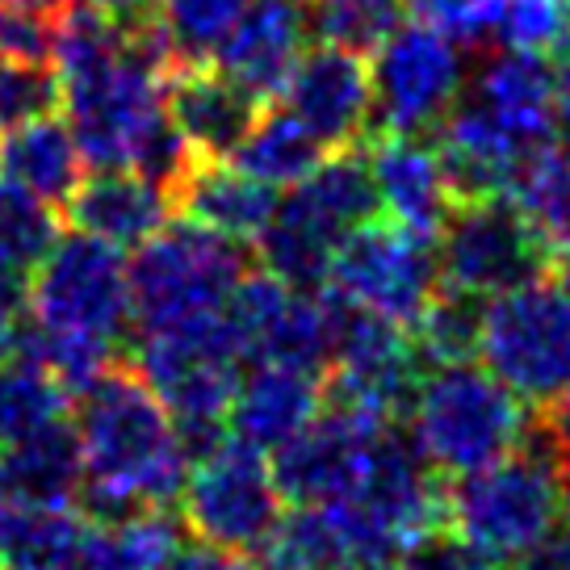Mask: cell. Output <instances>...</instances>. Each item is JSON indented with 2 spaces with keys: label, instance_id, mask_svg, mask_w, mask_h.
<instances>
[{
  "label": "cell",
  "instance_id": "obj_42",
  "mask_svg": "<svg viewBox=\"0 0 570 570\" xmlns=\"http://www.w3.org/2000/svg\"><path fill=\"white\" fill-rule=\"evenodd\" d=\"M13 503H18V495H13V482H9V474H4V462H0V517H4Z\"/></svg>",
  "mask_w": 570,
  "mask_h": 570
},
{
  "label": "cell",
  "instance_id": "obj_43",
  "mask_svg": "<svg viewBox=\"0 0 570 570\" xmlns=\"http://www.w3.org/2000/svg\"><path fill=\"white\" fill-rule=\"evenodd\" d=\"M487 570H503V562H491V567H487Z\"/></svg>",
  "mask_w": 570,
  "mask_h": 570
},
{
  "label": "cell",
  "instance_id": "obj_25",
  "mask_svg": "<svg viewBox=\"0 0 570 570\" xmlns=\"http://www.w3.org/2000/svg\"><path fill=\"white\" fill-rule=\"evenodd\" d=\"M189 537L173 508H139L130 517L89 524L80 570H160Z\"/></svg>",
  "mask_w": 570,
  "mask_h": 570
},
{
  "label": "cell",
  "instance_id": "obj_22",
  "mask_svg": "<svg viewBox=\"0 0 570 570\" xmlns=\"http://www.w3.org/2000/svg\"><path fill=\"white\" fill-rule=\"evenodd\" d=\"M289 189H294V194L285 197V202L298 206V210H303L315 227H323V232L332 235L336 244L344 235H353L356 227L374 223L377 214H382L370 160H365V151H356V147H344V151L323 156V160L315 164V173L303 177L298 185H289Z\"/></svg>",
  "mask_w": 570,
  "mask_h": 570
},
{
  "label": "cell",
  "instance_id": "obj_40",
  "mask_svg": "<svg viewBox=\"0 0 570 570\" xmlns=\"http://www.w3.org/2000/svg\"><path fill=\"white\" fill-rule=\"evenodd\" d=\"M13 340H18V327L9 315H0V361H9L13 356Z\"/></svg>",
  "mask_w": 570,
  "mask_h": 570
},
{
  "label": "cell",
  "instance_id": "obj_12",
  "mask_svg": "<svg viewBox=\"0 0 570 570\" xmlns=\"http://www.w3.org/2000/svg\"><path fill=\"white\" fill-rule=\"evenodd\" d=\"M386 428H391V420H374L361 411L323 403L320 415L298 436H289L268 462L282 499L294 508L344 503L361 487L370 453Z\"/></svg>",
  "mask_w": 570,
  "mask_h": 570
},
{
  "label": "cell",
  "instance_id": "obj_26",
  "mask_svg": "<svg viewBox=\"0 0 570 570\" xmlns=\"http://www.w3.org/2000/svg\"><path fill=\"white\" fill-rule=\"evenodd\" d=\"M323 156H327V147H323L289 109L261 106L256 122H252L248 135H244V142L235 147L232 164L244 168L248 177L265 180L273 189H282V185H298L303 177H311Z\"/></svg>",
  "mask_w": 570,
  "mask_h": 570
},
{
  "label": "cell",
  "instance_id": "obj_44",
  "mask_svg": "<svg viewBox=\"0 0 570 570\" xmlns=\"http://www.w3.org/2000/svg\"><path fill=\"white\" fill-rule=\"evenodd\" d=\"M0 570H30V567H0Z\"/></svg>",
  "mask_w": 570,
  "mask_h": 570
},
{
  "label": "cell",
  "instance_id": "obj_1",
  "mask_svg": "<svg viewBox=\"0 0 570 570\" xmlns=\"http://www.w3.org/2000/svg\"><path fill=\"white\" fill-rule=\"evenodd\" d=\"M76 445L85 479L76 508L89 524L130 517L139 508H173L189 462L180 453L173 415L135 365L114 361L76 394Z\"/></svg>",
  "mask_w": 570,
  "mask_h": 570
},
{
  "label": "cell",
  "instance_id": "obj_5",
  "mask_svg": "<svg viewBox=\"0 0 570 570\" xmlns=\"http://www.w3.org/2000/svg\"><path fill=\"white\" fill-rule=\"evenodd\" d=\"M30 323L55 340L118 348L130 327V277L122 248L85 232L59 235L30 273Z\"/></svg>",
  "mask_w": 570,
  "mask_h": 570
},
{
  "label": "cell",
  "instance_id": "obj_6",
  "mask_svg": "<svg viewBox=\"0 0 570 570\" xmlns=\"http://www.w3.org/2000/svg\"><path fill=\"white\" fill-rule=\"evenodd\" d=\"M558 252L517 197H470L458 202L436 232L441 282L474 298H495L520 285L546 282Z\"/></svg>",
  "mask_w": 570,
  "mask_h": 570
},
{
  "label": "cell",
  "instance_id": "obj_33",
  "mask_svg": "<svg viewBox=\"0 0 570 570\" xmlns=\"http://www.w3.org/2000/svg\"><path fill=\"white\" fill-rule=\"evenodd\" d=\"M553 252H570V160L546 151L512 194Z\"/></svg>",
  "mask_w": 570,
  "mask_h": 570
},
{
  "label": "cell",
  "instance_id": "obj_20",
  "mask_svg": "<svg viewBox=\"0 0 570 570\" xmlns=\"http://www.w3.org/2000/svg\"><path fill=\"white\" fill-rule=\"evenodd\" d=\"M277 202L282 197L273 185L248 177L232 160H197L173 194V210H180L197 227H210L235 244H248L265 232Z\"/></svg>",
  "mask_w": 570,
  "mask_h": 570
},
{
  "label": "cell",
  "instance_id": "obj_38",
  "mask_svg": "<svg viewBox=\"0 0 570 570\" xmlns=\"http://www.w3.org/2000/svg\"><path fill=\"white\" fill-rule=\"evenodd\" d=\"M9 4H21V9H30V13H42V18H59L71 0H9Z\"/></svg>",
  "mask_w": 570,
  "mask_h": 570
},
{
  "label": "cell",
  "instance_id": "obj_16",
  "mask_svg": "<svg viewBox=\"0 0 570 570\" xmlns=\"http://www.w3.org/2000/svg\"><path fill=\"white\" fill-rule=\"evenodd\" d=\"M365 160H370V173H374L377 202H382V210L391 214V223H403L411 232L436 239L441 223L458 206L436 147L424 142V135L382 130L374 147L365 151Z\"/></svg>",
  "mask_w": 570,
  "mask_h": 570
},
{
  "label": "cell",
  "instance_id": "obj_30",
  "mask_svg": "<svg viewBox=\"0 0 570 570\" xmlns=\"http://www.w3.org/2000/svg\"><path fill=\"white\" fill-rule=\"evenodd\" d=\"M407 18V0H311V35L361 59L386 42Z\"/></svg>",
  "mask_w": 570,
  "mask_h": 570
},
{
  "label": "cell",
  "instance_id": "obj_10",
  "mask_svg": "<svg viewBox=\"0 0 570 570\" xmlns=\"http://www.w3.org/2000/svg\"><path fill=\"white\" fill-rule=\"evenodd\" d=\"M374 118L394 135H432L465 85L458 42L432 26H399L374 51Z\"/></svg>",
  "mask_w": 570,
  "mask_h": 570
},
{
  "label": "cell",
  "instance_id": "obj_36",
  "mask_svg": "<svg viewBox=\"0 0 570 570\" xmlns=\"http://www.w3.org/2000/svg\"><path fill=\"white\" fill-rule=\"evenodd\" d=\"M517 570H570V508L529 550L517 553Z\"/></svg>",
  "mask_w": 570,
  "mask_h": 570
},
{
  "label": "cell",
  "instance_id": "obj_8",
  "mask_svg": "<svg viewBox=\"0 0 570 570\" xmlns=\"http://www.w3.org/2000/svg\"><path fill=\"white\" fill-rule=\"evenodd\" d=\"M177 499L185 529L218 553H256L285 517L265 453L239 445L235 436L189 465Z\"/></svg>",
  "mask_w": 570,
  "mask_h": 570
},
{
  "label": "cell",
  "instance_id": "obj_24",
  "mask_svg": "<svg viewBox=\"0 0 570 570\" xmlns=\"http://www.w3.org/2000/svg\"><path fill=\"white\" fill-rule=\"evenodd\" d=\"M0 462L13 482L18 503H76V491L85 479L76 428L68 420H55L13 445H4Z\"/></svg>",
  "mask_w": 570,
  "mask_h": 570
},
{
  "label": "cell",
  "instance_id": "obj_11",
  "mask_svg": "<svg viewBox=\"0 0 570 570\" xmlns=\"http://www.w3.org/2000/svg\"><path fill=\"white\" fill-rule=\"evenodd\" d=\"M235 348L252 365H289L306 374H327L332 361V306L289 289L268 273L244 277L227 298Z\"/></svg>",
  "mask_w": 570,
  "mask_h": 570
},
{
  "label": "cell",
  "instance_id": "obj_37",
  "mask_svg": "<svg viewBox=\"0 0 570 570\" xmlns=\"http://www.w3.org/2000/svg\"><path fill=\"white\" fill-rule=\"evenodd\" d=\"M218 558H223V553L214 550V546L197 541V537H185L160 570H214V567H218Z\"/></svg>",
  "mask_w": 570,
  "mask_h": 570
},
{
  "label": "cell",
  "instance_id": "obj_21",
  "mask_svg": "<svg viewBox=\"0 0 570 570\" xmlns=\"http://www.w3.org/2000/svg\"><path fill=\"white\" fill-rule=\"evenodd\" d=\"M0 177L30 189L47 206H63L85 177V156L71 126L55 114L0 130Z\"/></svg>",
  "mask_w": 570,
  "mask_h": 570
},
{
  "label": "cell",
  "instance_id": "obj_45",
  "mask_svg": "<svg viewBox=\"0 0 570 570\" xmlns=\"http://www.w3.org/2000/svg\"><path fill=\"white\" fill-rule=\"evenodd\" d=\"M567 499H570V479H567Z\"/></svg>",
  "mask_w": 570,
  "mask_h": 570
},
{
  "label": "cell",
  "instance_id": "obj_14",
  "mask_svg": "<svg viewBox=\"0 0 570 570\" xmlns=\"http://www.w3.org/2000/svg\"><path fill=\"white\" fill-rule=\"evenodd\" d=\"M311 38V0H248L232 35L218 42L214 68L232 76L256 101L282 97Z\"/></svg>",
  "mask_w": 570,
  "mask_h": 570
},
{
  "label": "cell",
  "instance_id": "obj_41",
  "mask_svg": "<svg viewBox=\"0 0 570 570\" xmlns=\"http://www.w3.org/2000/svg\"><path fill=\"white\" fill-rule=\"evenodd\" d=\"M214 570H256V562H252L248 553H223Z\"/></svg>",
  "mask_w": 570,
  "mask_h": 570
},
{
  "label": "cell",
  "instance_id": "obj_35",
  "mask_svg": "<svg viewBox=\"0 0 570 570\" xmlns=\"http://www.w3.org/2000/svg\"><path fill=\"white\" fill-rule=\"evenodd\" d=\"M482 4L487 0H407V9L424 26L441 30L458 47H470V51L482 47Z\"/></svg>",
  "mask_w": 570,
  "mask_h": 570
},
{
  "label": "cell",
  "instance_id": "obj_7",
  "mask_svg": "<svg viewBox=\"0 0 570 570\" xmlns=\"http://www.w3.org/2000/svg\"><path fill=\"white\" fill-rule=\"evenodd\" d=\"M482 365L520 403H550L570 386V306L553 282L495 294L482 306Z\"/></svg>",
  "mask_w": 570,
  "mask_h": 570
},
{
  "label": "cell",
  "instance_id": "obj_2",
  "mask_svg": "<svg viewBox=\"0 0 570 570\" xmlns=\"http://www.w3.org/2000/svg\"><path fill=\"white\" fill-rule=\"evenodd\" d=\"M567 508V479L533 415L512 453L445 482V524L491 562L529 550Z\"/></svg>",
  "mask_w": 570,
  "mask_h": 570
},
{
  "label": "cell",
  "instance_id": "obj_17",
  "mask_svg": "<svg viewBox=\"0 0 570 570\" xmlns=\"http://www.w3.org/2000/svg\"><path fill=\"white\" fill-rule=\"evenodd\" d=\"M323 407V374L289 370V365H256L239 374V386L227 407V428L239 445L256 453L277 449L298 436Z\"/></svg>",
  "mask_w": 570,
  "mask_h": 570
},
{
  "label": "cell",
  "instance_id": "obj_3",
  "mask_svg": "<svg viewBox=\"0 0 570 570\" xmlns=\"http://www.w3.org/2000/svg\"><path fill=\"white\" fill-rule=\"evenodd\" d=\"M524 428V403L479 361L424 370L407 407V432L445 479L499 462L520 445Z\"/></svg>",
  "mask_w": 570,
  "mask_h": 570
},
{
  "label": "cell",
  "instance_id": "obj_28",
  "mask_svg": "<svg viewBox=\"0 0 570 570\" xmlns=\"http://www.w3.org/2000/svg\"><path fill=\"white\" fill-rule=\"evenodd\" d=\"M482 306L487 298H474L465 289L441 285L424 306V315L411 323V348L420 356V365H453V361H474L482 336Z\"/></svg>",
  "mask_w": 570,
  "mask_h": 570
},
{
  "label": "cell",
  "instance_id": "obj_15",
  "mask_svg": "<svg viewBox=\"0 0 570 570\" xmlns=\"http://www.w3.org/2000/svg\"><path fill=\"white\" fill-rule=\"evenodd\" d=\"M164 106L197 160H232L265 101L239 89L214 63H189L168 76Z\"/></svg>",
  "mask_w": 570,
  "mask_h": 570
},
{
  "label": "cell",
  "instance_id": "obj_32",
  "mask_svg": "<svg viewBox=\"0 0 570 570\" xmlns=\"http://www.w3.org/2000/svg\"><path fill=\"white\" fill-rule=\"evenodd\" d=\"M248 0H156V18L164 26L168 47L177 51L180 68L210 63L218 42L232 35L235 18Z\"/></svg>",
  "mask_w": 570,
  "mask_h": 570
},
{
  "label": "cell",
  "instance_id": "obj_9",
  "mask_svg": "<svg viewBox=\"0 0 570 570\" xmlns=\"http://www.w3.org/2000/svg\"><path fill=\"white\" fill-rule=\"evenodd\" d=\"M327 285L344 303L365 306L382 320L411 327L441 289L436 239L403 223H365L340 239Z\"/></svg>",
  "mask_w": 570,
  "mask_h": 570
},
{
  "label": "cell",
  "instance_id": "obj_19",
  "mask_svg": "<svg viewBox=\"0 0 570 570\" xmlns=\"http://www.w3.org/2000/svg\"><path fill=\"white\" fill-rule=\"evenodd\" d=\"M76 232L114 248H139L173 218V197L130 168H97L63 202Z\"/></svg>",
  "mask_w": 570,
  "mask_h": 570
},
{
  "label": "cell",
  "instance_id": "obj_13",
  "mask_svg": "<svg viewBox=\"0 0 570 570\" xmlns=\"http://www.w3.org/2000/svg\"><path fill=\"white\" fill-rule=\"evenodd\" d=\"M285 109L327 147L344 151L365 139L374 126V80L365 59L340 47L303 51L285 80Z\"/></svg>",
  "mask_w": 570,
  "mask_h": 570
},
{
  "label": "cell",
  "instance_id": "obj_31",
  "mask_svg": "<svg viewBox=\"0 0 570 570\" xmlns=\"http://www.w3.org/2000/svg\"><path fill=\"white\" fill-rule=\"evenodd\" d=\"M55 239H59V218L51 206L9 177H0V273L30 277Z\"/></svg>",
  "mask_w": 570,
  "mask_h": 570
},
{
  "label": "cell",
  "instance_id": "obj_4",
  "mask_svg": "<svg viewBox=\"0 0 570 570\" xmlns=\"http://www.w3.org/2000/svg\"><path fill=\"white\" fill-rule=\"evenodd\" d=\"M130 323L139 336L218 315L235 285L248 277V256L227 235L197 223H164L126 265Z\"/></svg>",
  "mask_w": 570,
  "mask_h": 570
},
{
  "label": "cell",
  "instance_id": "obj_39",
  "mask_svg": "<svg viewBox=\"0 0 570 570\" xmlns=\"http://www.w3.org/2000/svg\"><path fill=\"white\" fill-rule=\"evenodd\" d=\"M553 285H558L562 303L570 306V252H562V261H558V268H553Z\"/></svg>",
  "mask_w": 570,
  "mask_h": 570
},
{
  "label": "cell",
  "instance_id": "obj_29",
  "mask_svg": "<svg viewBox=\"0 0 570 570\" xmlns=\"http://www.w3.org/2000/svg\"><path fill=\"white\" fill-rule=\"evenodd\" d=\"M68 391L42 365L18 353L0 361V445H13L55 420H68Z\"/></svg>",
  "mask_w": 570,
  "mask_h": 570
},
{
  "label": "cell",
  "instance_id": "obj_23",
  "mask_svg": "<svg viewBox=\"0 0 570 570\" xmlns=\"http://www.w3.org/2000/svg\"><path fill=\"white\" fill-rule=\"evenodd\" d=\"M85 533L76 503H13L0 517V567L80 570Z\"/></svg>",
  "mask_w": 570,
  "mask_h": 570
},
{
  "label": "cell",
  "instance_id": "obj_27",
  "mask_svg": "<svg viewBox=\"0 0 570 570\" xmlns=\"http://www.w3.org/2000/svg\"><path fill=\"white\" fill-rule=\"evenodd\" d=\"M336 239L315 227L298 206L289 202H277L273 218L265 223V232L256 235V261L268 277H277L289 289H320L327 285V273H332V256H336Z\"/></svg>",
  "mask_w": 570,
  "mask_h": 570
},
{
  "label": "cell",
  "instance_id": "obj_18",
  "mask_svg": "<svg viewBox=\"0 0 570 570\" xmlns=\"http://www.w3.org/2000/svg\"><path fill=\"white\" fill-rule=\"evenodd\" d=\"M487 63L479 68L470 101L512 126L520 139L533 147H553V118H558V59L546 51H517L499 47L482 51Z\"/></svg>",
  "mask_w": 570,
  "mask_h": 570
},
{
  "label": "cell",
  "instance_id": "obj_34",
  "mask_svg": "<svg viewBox=\"0 0 570 570\" xmlns=\"http://www.w3.org/2000/svg\"><path fill=\"white\" fill-rule=\"evenodd\" d=\"M59 71L42 59H9L0 55V130L30 122L59 109Z\"/></svg>",
  "mask_w": 570,
  "mask_h": 570
}]
</instances>
